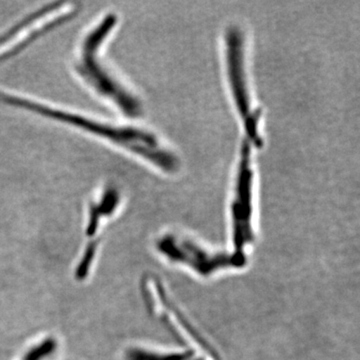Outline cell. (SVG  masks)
Instances as JSON below:
<instances>
[{
    "label": "cell",
    "instance_id": "cell-4",
    "mask_svg": "<svg viewBox=\"0 0 360 360\" xmlns=\"http://www.w3.org/2000/svg\"><path fill=\"white\" fill-rule=\"evenodd\" d=\"M250 142L243 139L236 174V188L231 203L232 238L236 253L245 255L243 251L255 239L252 226L253 172L251 165Z\"/></svg>",
    "mask_w": 360,
    "mask_h": 360
},
{
    "label": "cell",
    "instance_id": "cell-3",
    "mask_svg": "<svg viewBox=\"0 0 360 360\" xmlns=\"http://www.w3.org/2000/svg\"><path fill=\"white\" fill-rule=\"evenodd\" d=\"M245 35L238 27H231L226 34V63L229 85L236 110L245 129V139L257 148L264 146L259 132L262 112L253 110L245 72Z\"/></svg>",
    "mask_w": 360,
    "mask_h": 360
},
{
    "label": "cell",
    "instance_id": "cell-2",
    "mask_svg": "<svg viewBox=\"0 0 360 360\" xmlns=\"http://www.w3.org/2000/svg\"><path fill=\"white\" fill-rule=\"evenodd\" d=\"M115 13L104 14L96 21L78 44L73 56L75 75L96 96L110 104L127 117H139L142 113L139 99L116 77L104 58V45L117 25Z\"/></svg>",
    "mask_w": 360,
    "mask_h": 360
},
{
    "label": "cell",
    "instance_id": "cell-7",
    "mask_svg": "<svg viewBox=\"0 0 360 360\" xmlns=\"http://www.w3.org/2000/svg\"><path fill=\"white\" fill-rule=\"evenodd\" d=\"M58 343L53 338L33 343L22 354L20 360H51L58 352Z\"/></svg>",
    "mask_w": 360,
    "mask_h": 360
},
{
    "label": "cell",
    "instance_id": "cell-1",
    "mask_svg": "<svg viewBox=\"0 0 360 360\" xmlns=\"http://www.w3.org/2000/svg\"><path fill=\"white\" fill-rule=\"evenodd\" d=\"M0 101L6 105L20 108L49 118L68 127L80 130L84 134L96 136L111 146L129 151L158 167L165 174H175L179 169L180 162L177 156L161 146L155 134L146 129L130 125L113 124L96 118L79 115L37 99L22 97L18 94L0 90Z\"/></svg>",
    "mask_w": 360,
    "mask_h": 360
},
{
    "label": "cell",
    "instance_id": "cell-6",
    "mask_svg": "<svg viewBox=\"0 0 360 360\" xmlns=\"http://www.w3.org/2000/svg\"><path fill=\"white\" fill-rule=\"evenodd\" d=\"M191 352L167 354L139 347L131 348L125 354V360H191Z\"/></svg>",
    "mask_w": 360,
    "mask_h": 360
},
{
    "label": "cell",
    "instance_id": "cell-5",
    "mask_svg": "<svg viewBox=\"0 0 360 360\" xmlns=\"http://www.w3.org/2000/svg\"><path fill=\"white\" fill-rule=\"evenodd\" d=\"M158 250L168 259L191 267L203 276H212L219 270L240 267L245 264V255L213 252L195 241L175 236H165L158 243Z\"/></svg>",
    "mask_w": 360,
    "mask_h": 360
}]
</instances>
